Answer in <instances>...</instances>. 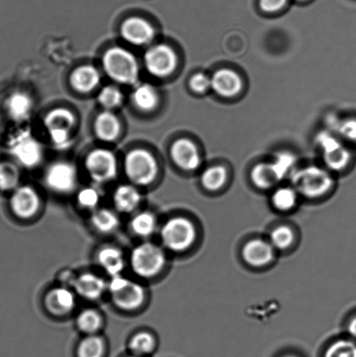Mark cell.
Segmentation results:
<instances>
[{
	"label": "cell",
	"mask_w": 356,
	"mask_h": 357,
	"mask_svg": "<svg viewBox=\"0 0 356 357\" xmlns=\"http://www.w3.org/2000/svg\"><path fill=\"white\" fill-rule=\"evenodd\" d=\"M242 257L244 261L252 267H264L273 261L274 248L267 241L254 239L243 248Z\"/></svg>",
	"instance_id": "16"
},
{
	"label": "cell",
	"mask_w": 356,
	"mask_h": 357,
	"mask_svg": "<svg viewBox=\"0 0 356 357\" xmlns=\"http://www.w3.org/2000/svg\"><path fill=\"white\" fill-rule=\"evenodd\" d=\"M47 309L57 316L71 312L75 305V297L72 291L64 287L52 289L45 296Z\"/></svg>",
	"instance_id": "18"
},
{
	"label": "cell",
	"mask_w": 356,
	"mask_h": 357,
	"mask_svg": "<svg viewBox=\"0 0 356 357\" xmlns=\"http://www.w3.org/2000/svg\"><path fill=\"white\" fill-rule=\"evenodd\" d=\"M103 66L107 75L114 82L134 85L139 77L138 62L134 54L121 47H113L103 56Z\"/></svg>",
	"instance_id": "1"
},
{
	"label": "cell",
	"mask_w": 356,
	"mask_h": 357,
	"mask_svg": "<svg viewBox=\"0 0 356 357\" xmlns=\"http://www.w3.org/2000/svg\"><path fill=\"white\" fill-rule=\"evenodd\" d=\"M114 202L118 211L131 213L139 206L141 195L132 185H121L114 192Z\"/></svg>",
	"instance_id": "23"
},
{
	"label": "cell",
	"mask_w": 356,
	"mask_h": 357,
	"mask_svg": "<svg viewBox=\"0 0 356 357\" xmlns=\"http://www.w3.org/2000/svg\"><path fill=\"white\" fill-rule=\"evenodd\" d=\"M189 86L194 92L203 93L210 89L211 79H209L208 77L203 75V73H197V75L192 77Z\"/></svg>",
	"instance_id": "40"
},
{
	"label": "cell",
	"mask_w": 356,
	"mask_h": 357,
	"mask_svg": "<svg viewBox=\"0 0 356 357\" xmlns=\"http://www.w3.org/2000/svg\"><path fill=\"white\" fill-rule=\"evenodd\" d=\"M211 87L221 96L232 97L242 90V80L232 70L222 69L212 77Z\"/></svg>",
	"instance_id": "17"
},
{
	"label": "cell",
	"mask_w": 356,
	"mask_h": 357,
	"mask_svg": "<svg viewBox=\"0 0 356 357\" xmlns=\"http://www.w3.org/2000/svg\"><path fill=\"white\" fill-rule=\"evenodd\" d=\"M122 38L134 45H148L155 37V29L148 21L139 17H129L121 24Z\"/></svg>",
	"instance_id": "13"
},
{
	"label": "cell",
	"mask_w": 356,
	"mask_h": 357,
	"mask_svg": "<svg viewBox=\"0 0 356 357\" xmlns=\"http://www.w3.org/2000/svg\"><path fill=\"white\" fill-rule=\"evenodd\" d=\"M122 100H123V96L121 90L114 86H105L99 93L100 103L107 109H114L120 107Z\"/></svg>",
	"instance_id": "35"
},
{
	"label": "cell",
	"mask_w": 356,
	"mask_h": 357,
	"mask_svg": "<svg viewBox=\"0 0 356 357\" xmlns=\"http://www.w3.org/2000/svg\"><path fill=\"white\" fill-rule=\"evenodd\" d=\"M274 165L277 167L281 178H284L294 166L295 159L289 153H281L277 159L274 160Z\"/></svg>",
	"instance_id": "39"
},
{
	"label": "cell",
	"mask_w": 356,
	"mask_h": 357,
	"mask_svg": "<svg viewBox=\"0 0 356 357\" xmlns=\"http://www.w3.org/2000/svg\"><path fill=\"white\" fill-rule=\"evenodd\" d=\"M9 149L13 158L29 169L38 166L43 157L41 145L28 132H20L13 136Z\"/></svg>",
	"instance_id": "8"
},
{
	"label": "cell",
	"mask_w": 356,
	"mask_h": 357,
	"mask_svg": "<svg viewBox=\"0 0 356 357\" xmlns=\"http://www.w3.org/2000/svg\"><path fill=\"white\" fill-rule=\"evenodd\" d=\"M155 344V339L151 335L141 332L132 338L130 348L136 354L144 355L153 351Z\"/></svg>",
	"instance_id": "36"
},
{
	"label": "cell",
	"mask_w": 356,
	"mask_h": 357,
	"mask_svg": "<svg viewBox=\"0 0 356 357\" xmlns=\"http://www.w3.org/2000/svg\"><path fill=\"white\" fill-rule=\"evenodd\" d=\"M77 325L79 330L87 334H92L99 330L101 325V318L96 311L92 310H84L77 319Z\"/></svg>",
	"instance_id": "34"
},
{
	"label": "cell",
	"mask_w": 356,
	"mask_h": 357,
	"mask_svg": "<svg viewBox=\"0 0 356 357\" xmlns=\"http://www.w3.org/2000/svg\"><path fill=\"white\" fill-rule=\"evenodd\" d=\"M121 126L116 116L111 112H103L95 121V132L101 141L113 142L120 135Z\"/></svg>",
	"instance_id": "22"
},
{
	"label": "cell",
	"mask_w": 356,
	"mask_h": 357,
	"mask_svg": "<svg viewBox=\"0 0 356 357\" xmlns=\"http://www.w3.org/2000/svg\"><path fill=\"white\" fill-rule=\"evenodd\" d=\"M173 162L180 169L187 171L197 169L201 164V156L196 146L187 139H178L171 149Z\"/></svg>",
	"instance_id": "15"
},
{
	"label": "cell",
	"mask_w": 356,
	"mask_h": 357,
	"mask_svg": "<svg viewBox=\"0 0 356 357\" xmlns=\"http://www.w3.org/2000/svg\"><path fill=\"white\" fill-rule=\"evenodd\" d=\"M228 173L223 167H212L205 171L201 176V183L208 190L215 191L226 183Z\"/></svg>",
	"instance_id": "30"
},
{
	"label": "cell",
	"mask_w": 356,
	"mask_h": 357,
	"mask_svg": "<svg viewBox=\"0 0 356 357\" xmlns=\"http://www.w3.org/2000/svg\"><path fill=\"white\" fill-rule=\"evenodd\" d=\"M292 183L298 194L307 198H318L327 194L333 185V178L326 170L308 167L296 171Z\"/></svg>",
	"instance_id": "2"
},
{
	"label": "cell",
	"mask_w": 356,
	"mask_h": 357,
	"mask_svg": "<svg viewBox=\"0 0 356 357\" xmlns=\"http://www.w3.org/2000/svg\"><path fill=\"white\" fill-rule=\"evenodd\" d=\"M33 102L23 92L10 93L6 100V109L9 116L15 121H26L31 114Z\"/></svg>",
	"instance_id": "21"
},
{
	"label": "cell",
	"mask_w": 356,
	"mask_h": 357,
	"mask_svg": "<svg viewBox=\"0 0 356 357\" xmlns=\"http://www.w3.org/2000/svg\"><path fill=\"white\" fill-rule=\"evenodd\" d=\"M297 194L294 188H279L272 196V203L274 208L280 211H289L294 208L297 203Z\"/></svg>",
	"instance_id": "29"
},
{
	"label": "cell",
	"mask_w": 356,
	"mask_h": 357,
	"mask_svg": "<svg viewBox=\"0 0 356 357\" xmlns=\"http://www.w3.org/2000/svg\"><path fill=\"white\" fill-rule=\"evenodd\" d=\"M70 82L78 92H92L100 82V73L92 66H79L72 72Z\"/></svg>",
	"instance_id": "20"
},
{
	"label": "cell",
	"mask_w": 356,
	"mask_h": 357,
	"mask_svg": "<svg viewBox=\"0 0 356 357\" xmlns=\"http://www.w3.org/2000/svg\"><path fill=\"white\" fill-rule=\"evenodd\" d=\"M115 305L125 310L138 309L145 299V290L138 283L129 281L121 275L113 276L109 284Z\"/></svg>",
	"instance_id": "6"
},
{
	"label": "cell",
	"mask_w": 356,
	"mask_h": 357,
	"mask_svg": "<svg viewBox=\"0 0 356 357\" xmlns=\"http://www.w3.org/2000/svg\"><path fill=\"white\" fill-rule=\"evenodd\" d=\"M10 204L17 216L26 219L30 218L37 213L40 208V202L33 188L23 185L14 190Z\"/></svg>",
	"instance_id": "14"
},
{
	"label": "cell",
	"mask_w": 356,
	"mask_h": 357,
	"mask_svg": "<svg viewBox=\"0 0 356 357\" xmlns=\"http://www.w3.org/2000/svg\"><path fill=\"white\" fill-rule=\"evenodd\" d=\"M98 261L111 278L121 275L125 267L123 255L113 247L102 248L98 254Z\"/></svg>",
	"instance_id": "24"
},
{
	"label": "cell",
	"mask_w": 356,
	"mask_h": 357,
	"mask_svg": "<svg viewBox=\"0 0 356 357\" xmlns=\"http://www.w3.org/2000/svg\"><path fill=\"white\" fill-rule=\"evenodd\" d=\"M125 170L129 180L146 185L152 183L158 174L155 157L144 149H134L125 157Z\"/></svg>",
	"instance_id": "4"
},
{
	"label": "cell",
	"mask_w": 356,
	"mask_h": 357,
	"mask_svg": "<svg viewBox=\"0 0 356 357\" xmlns=\"http://www.w3.org/2000/svg\"><path fill=\"white\" fill-rule=\"evenodd\" d=\"M145 65L152 75L164 78L176 70L177 56L169 45H153L146 52Z\"/></svg>",
	"instance_id": "10"
},
{
	"label": "cell",
	"mask_w": 356,
	"mask_h": 357,
	"mask_svg": "<svg viewBox=\"0 0 356 357\" xmlns=\"http://www.w3.org/2000/svg\"><path fill=\"white\" fill-rule=\"evenodd\" d=\"M251 178L257 188L268 189L273 187L281 180L274 163H261L254 167Z\"/></svg>",
	"instance_id": "25"
},
{
	"label": "cell",
	"mask_w": 356,
	"mask_h": 357,
	"mask_svg": "<svg viewBox=\"0 0 356 357\" xmlns=\"http://www.w3.org/2000/svg\"><path fill=\"white\" fill-rule=\"evenodd\" d=\"M100 195L97 189L86 188L80 190L78 195L79 205L86 209H95L99 204Z\"/></svg>",
	"instance_id": "38"
},
{
	"label": "cell",
	"mask_w": 356,
	"mask_h": 357,
	"mask_svg": "<svg viewBox=\"0 0 356 357\" xmlns=\"http://www.w3.org/2000/svg\"><path fill=\"white\" fill-rule=\"evenodd\" d=\"M196 239V229L189 220L176 217L164 224L162 240L170 250L183 252L188 250Z\"/></svg>",
	"instance_id": "3"
},
{
	"label": "cell",
	"mask_w": 356,
	"mask_h": 357,
	"mask_svg": "<svg viewBox=\"0 0 356 357\" xmlns=\"http://www.w3.org/2000/svg\"><path fill=\"white\" fill-rule=\"evenodd\" d=\"M86 169L94 181L106 183L116 177L117 160L109 150H93L86 157Z\"/></svg>",
	"instance_id": "9"
},
{
	"label": "cell",
	"mask_w": 356,
	"mask_h": 357,
	"mask_svg": "<svg viewBox=\"0 0 356 357\" xmlns=\"http://www.w3.org/2000/svg\"><path fill=\"white\" fill-rule=\"evenodd\" d=\"M288 0H260L261 9L268 13L277 12L286 5Z\"/></svg>",
	"instance_id": "42"
},
{
	"label": "cell",
	"mask_w": 356,
	"mask_h": 357,
	"mask_svg": "<svg viewBox=\"0 0 356 357\" xmlns=\"http://www.w3.org/2000/svg\"><path fill=\"white\" fill-rule=\"evenodd\" d=\"M325 357H356V345L348 341H339L331 345Z\"/></svg>",
	"instance_id": "37"
},
{
	"label": "cell",
	"mask_w": 356,
	"mask_h": 357,
	"mask_svg": "<svg viewBox=\"0 0 356 357\" xmlns=\"http://www.w3.org/2000/svg\"><path fill=\"white\" fill-rule=\"evenodd\" d=\"M91 223L100 233L114 232L118 227V218L113 211L107 208L96 209L91 216Z\"/></svg>",
	"instance_id": "27"
},
{
	"label": "cell",
	"mask_w": 356,
	"mask_h": 357,
	"mask_svg": "<svg viewBox=\"0 0 356 357\" xmlns=\"http://www.w3.org/2000/svg\"><path fill=\"white\" fill-rule=\"evenodd\" d=\"M348 332H350L352 337L356 338V317L350 321V325H348Z\"/></svg>",
	"instance_id": "43"
},
{
	"label": "cell",
	"mask_w": 356,
	"mask_h": 357,
	"mask_svg": "<svg viewBox=\"0 0 356 357\" xmlns=\"http://www.w3.org/2000/svg\"><path fill=\"white\" fill-rule=\"evenodd\" d=\"M20 181L19 169L10 162L0 163V190L9 191L17 188Z\"/></svg>",
	"instance_id": "31"
},
{
	"label": "cell",
	"mask_w": 356,
	"mask_h": 357,
	"mask_svg": "<svg viewBox=\"0 0 356 357\" xmlns=\"http://www.w3.org/2000/svg\"><path fill=\"white\" fill-rule=\"evenodd\" d=\"M132 100L135 107L139 110L148 112L155 109L157 107L159 96L155 87L149 84H141L134 89Z\"/></svg>",
	"instance_id": "26"
},
{
	"label": "cell",
	"mask_w": 356,
	"mask_h": 357,
	"mask_svg": "<svg viewBox=\"0 0 356 357\" xmlns=\"http://www.w3.org/2000/svg\"><path fill=\"white\" fill-rule=\"evenodd\" d=\"M317 142L323 149L324 160L330 169L339 171L348 165L350 159V152L329 132H320Z\"/></svg>",
	"instance_id": "12"
},
{
	"label": "cell",
	"mask_w": 356,
	"mask_h": 357,
	"mask_svg": "<svg viewBox=\"0 0 356 357\" xmlns=\"http://www.w3.org/2000/svg\"><path fill=\"white\" fill-rule=\"evenodd\" d=\"M294 232L288 226H280L272 231L270 241L272 246L277 250H287L294 241Z\"/></svg>",
	"instance_id": "33"
},
{
	"label": "cell",
	"mask_w": 356,
	"mask_h": 357,
	"mask_svg": "<svg viewBox=\"0 0 356 357\" xmlns=\"http://www.w3.org/2000/svg\"><path fill=\"white\" fill-rule=\"evenodd\" d=\"M131 229L138 236H150L156 229L155 217L149 212L139 213L132 220Z\"/></svg>",
	"instance_id": "28"
},
{
	"label": "cell",
	"mask_w": 356,
	"mask_h": 357,
	"mask_svg": "<svg viewBox=\"0 0 356 357\" xmlns=\"http://www.w3.org/2000/svg\"><path fill=\"white\" fill-rule=\"evenodd\" d=\"M104 342L100 337H88L80 342L78 348L79 357H102Z\"/></svg>",
	"instance_id": "32"
},
{
	"label": "cell",
	"mask_w": 356,
	"mask_h": 357,
	"mask_svg": "<svg viewBox=\"0 0 356 357\" xmlns=\"http://www.w3.org/2000/svg\"><path fill=\"white\" fill-rule=\"evenodd\" d=\"M339 134L343 137L356 141V120H347L336 124Z\"/></svg>",
	"instance_id": "41"
},
{
	"label": "cell",
	"mask_w": 356,
	"mask_h": 357,
	"mask_svg": "<svg viewBox=\"0 0 356 357\" xmlns=\"http://www.w3.org/2000/svg\"><path fill=\"white\" fill-rule=\"evenodd\" d=\"M45 181L51 190L59 194H68L76 187L75 167L72 164L64 162L54 163L47 170Z\"/></svg>",
	"instance_id": "11"
},
{
	"label": "cell",
	"mask_w": 356,
	"mask_h": 357,
	"mask_svg": "<svg viewBox=\"0 0 356 357\" xmlns=\"http://www.w3.org/2000/svg\"><path fill=\"white\" fill-rule=\"evenodd\" d=\"M76 292L87 300H96L103 295L107 289L106 282L100 276L85 273L73 281Z\"/></svg>",
	"instance_id": "19"
},
{
	"label": "cell",
	"mask_w": 356,
	"mask_h": 357,
	"mask_svg": "<svg viewBox=\"0 0 356 357\" xmlns=\"http://www.w3.org/2000/svg\"><path fill=\"white\" fill-rule=\"evenodd\" d=\"M166 257L163 250L155 244L143 243L132 252L131 264L136 275L149 278L162 271Z\"/></svg>",
	"instance_id": "5"
},
{
	"label": "cell",
	"mask_w": 356,
	"mask_h": 357,
	"mask_svg": "<svg viewBox=\"0 0 356 357\" xmlns=\"http://www.w3.org/2000/svg\"><path fill=\"white\" fill-rule=\"evenodd\" d=\"M75 122V115L65 108H57L47 114L45 126L55 146L65 148L69 145Z\"/></svg>",
	"instance_id": "7"
}]
</instances>
